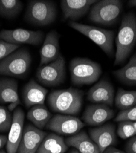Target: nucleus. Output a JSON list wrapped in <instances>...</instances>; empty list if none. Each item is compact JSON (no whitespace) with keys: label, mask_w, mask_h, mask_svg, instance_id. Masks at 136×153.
<instances>
[{"label":"nucleus","mask_w":136,"mask_h":153,"mask_svg":"<svg viewBox=\"0 0 136 153\" xmlns=\"http://www.w3.org/2000/svg\"><path fill=\"white\" fill-rule=\"evenodd\" d=\"M68 147L63 137L51 133L44 138L36 153H65Z\"/></svg>","instance_id":"obj_21"},{"label":"nucleus","mask_w":136,"mask_h":153,"mask_svg":"<svg viewBox=\"0 0 136 153\" xmlns=\"http://www.w3.org/2000/svg\"><path fill=\"white\" fill-rule=\"evenodd\" d=\"M44 33L42 31H31L22 28L15 30H3L0 31V40L20 45L27 44L39 45L43 41Z\"/></svg>","instance_id":"obj_10"},{"label":"nucleus","mask_w":136,"mask_h":153,"mask_svg":"<svg viewBox=\"0 0 136 153\" xmlns=\"http://www.w3.org/2000/svg\"><path fill=\"white\" fill-rule=\"evenodd\" d=\"M113 74L121 83L129 86H136V53L131 57L126 66L114 71Z\"/></svg>","instance_id":"obj_23"},{"label":"nucleus","mask_w":136,"mask_h":153,"mask_svg":"<svg viewBox=\"0 0 136 153\" xmlns=\"http://www.w3.org/2000/svg\"><path fill=\"white\" fill-rule=\"evenodd\" d=\"M48 90L33 79L24 86L22 90L23 103L27 108L36 105L44 104Z\"/></svg>","instance_id":"obj_18"},{"label":"nucleus","mask_w":136,"mask_h":153,"mask_svg":"<svg viewBox=\"0 0 136 153\" xmlns=\"http://www.w3.org/2000/svg\"><path fill=\"white\" fill-rule=\"evenodd\" d=\"M114 114L115 112L109 106L96 104L86 107L82 118L88 126H99L112 119Z\"/></svg>","instance_id":"obj_14"},{"label":"nucleus","mask_w":136,"mask_h":153,"mask_svg":"<svg viewBox=\"0 0 136 153\" xmlns=\"http://www.w3.org/2000/svg\"><path fill=\"white\" fill-rule=\"evenodd\" d=\"M133 126H134V130H135V134H136V121H134L133 123Z\"/></svg>","instance_id":"obj_35"},{"label":"nucleus","mask_w":136,"mask_h":153,"mask_svg":"<svg viewBox=\"0 0 136 153\" xmlns=\"http://www.w3.org/2000/svg\"><path fill=\"white\" fill-rule=\"evenodd\" d=\"M115 42L114 65L117 66L125 61L136 44V16L133 12H129L123 17Z\"/></svg>","instance_id":"obj_2"},{"label":"nucleus","mask_w":136,"mask_h":153,"mask_svg":"<svg viewBox=\"0 0 136 153\" xmlns=\"http://www.w3.org/2000/svg\"><path fill=\"white\" fill-rule=\"evenodd\" d=\"M59 35L56 30H52L47 34L40 51V66L55 61L59 56Z\"/></svg>","instance_id":"obj_17"},{"label":"nucleus","mask_w":136,"mask_h":153,"mask_svg":"<svg viewBox=\"0 0 136 153\" xmlns=\"http://www.w3.org/2000/svg\"><path fill=\"white\" fill-rule=\"evenodd\" d=\"M0 153H6V152L3 150H0Z\"/></svg>","instance_id":"obj_36"},{"label":"nucleus","mask_w":136,"mask_h":153,"mask_svg":"<svg viewBox=\"0 0 136 153\" xmlns=\"http://www.w3.org/2000/svg\"><path fill=\"white\" fill-rule=\"evenodd\" d=\"M125 149L126 153H136V137L131 138L129 140Z\"/></svg>","instance_id":"obj_30"},{"label":"nucleus","mask_w":136,"mask_h":153,"mask_svg":"<svg viewBox=\"0 0 136 153\" xmlns=\"http://www.w3.org/2000/svg\"><path fill=\"white\" fill-rule=\"evenodd\" d=\"M86 98L92 103L112 107L115 100L114 88L109 81L102 79L90 89Z\"/></svg>","instance_id":"obj_13"},{"label":"nucleus","mask_w":136,"mask_h":153,"mask_svg":"<svg viewBox=\"0 0 136 153\" xmlns=\"http://www.w3.org/2000/svg\"><path fill=\"white\" fill-rule=\"evenodd\" d=\"M68 146L73 147L80 153H100L97 145L85 131H81L65 140Z\"/></svg>","instance_id":"obj_20"},{"label":"nucleus","mask_w":136,"mask_h":153,"mask_svg":"<svg viewBox=\"0 0 136 153\" xmlns=\"http://www.w3.org/2000/svg\"><path fill=\"white\" fill-rule=\"evenodd\" d=\"M96 0H62L61 7L63 17L66 20L75 22L84 16Z\"/></svg>","instance_id":"obj_16"},{"label":"nucleus","mask_w":136,"mask_h":153,"mask_svg":"<svg viewBox=\"0 0 136 153\" xmlns=\"http://www.w3.org/2000/svg\"><path fill=\"white\" fill-rule=\"evenodd\" d=\"M89 135L93 141L97 145L100 153L117 142L115 126L112 123L106 124L89 130Z\"/></svg>","instance_id":"obj_15"},{"label":"nucleus","mask_w":136,"mask_h":153,"mask_svg":"<svg viewBox=\"0 0 136 153\" xmlns=\"http://www.w3.org/2000/svg\"><path fill=\"white\" fill-rule=\"evenodd\" d=\"M23 9L19 0H0V16L6 19L16 17Z\"/></svg>","instance_id":"obj_25"},{"label":"nucleus","mask_w":136,"mask_h":153,"mask_svg":"<svg viewBox=\"0 0 136 153\" xmlns=\"http://www.w3.org/2000/svg\"><path fill=\"white\" fill-rule=\"evenodd\" d=\"M69 71L71 82L77 86L93 84L102 74L100 64L86 58L72 59L69 64Z\"/></svg>","instance_id":"obj_3"},{"label":"nucleus","mask_w":136,"mask_h":153,"mask_svg":"<svg viewBox=\"0 0 136 153\" xmlns=\"http://www.w3.org/2000/svg\"><path fill=\"white\" fill-rule=\"evenodd\" d=\"M36 76L42 85L54 87L65 82L66 79V61L60 55L54 61L40 66L36 71Z\"/></svg>","instance_id":"obj_8"},{"label":"nucleus","mask_w":136,"mask_h":153,"mask_svg":"<svg viewBox=\"0 0 136 153\" xmlns=\"http://www.w3.org/2000/svg\"><path fill=\"white\" fill-rule=\"evenodd\" d=\"M20 45L13 44L0 40V61L19 49Z\"/></svg>","instance_id":"obj_29"},{"label":"nucleus","mask_w":136,"mask_h":153,"mask_svg":"<svg viewBox=\"0 0 136 153\" xmlns=\"http://www.w3.org/2000/svg\"><path fill=\"white\" fill-rule=\"evenodd\" d=\"M27 117L33 126L42 130L51 119L52 114L44 104L36 105L30 108Z\"/></svg>","instance_id":"obj_22"},{"label":"nucleus","mask_w":136,"mask_h":153,"mask_svg":"<svg viewBox=\"0 0 136 153\" xmlns=\"http://www.w3.org/2000/svg\"><path fill=\"white\" fill-rule=\"evenodd\" d=\"M83 123L79 118L68 114H56L51 118L45 126L59 135H74L83 128Z\"/></svg>","instance_id":"obj_9"},{"label":"nucleus","mask_w":136,"mask_h":153,"mask_svg":"<svg viewBox=\"0 0 136 153\" xmlns=\"http://www.w3.org/2000/svg\"><path fill=\"white\" fill-rule=\"evenodd\" d=\"M0 103L7 104L10 111L15 110L20 101L18 94V82L9 78H0Z\"/></svg>","instance_id":"obj_19"},{"label":"nucleus","mask_w":136,"mask_h":153,"mask_svg":"<svg viewBox=\"0 0 136 153\" xmlns=\"http://www.w3.org/2000/svg\"><path fill=\"white\" fill-rule=\"evenodd\" d=\"M25 113L22 108L17 107L12 114V122L6 143L7 153H17L24 130Z\"/></svg>","instance_id":"obj_12"},{"label":"nucleus","mask_w":136,"mask_h":153,"mask_svg":"<svg viewBox=\"0 0 136 153\" xmlns=\"http://www.w3.org/2000/svg\"><path fill=\"white\" fill-rule=\"evenodd\" d=\"M69 153H80V152H79L77 150H76V149H71L69 152Z\"/></svg>","instance_id":"obj_34"},{"label":"nucleus","mask_w":136,"mask_h":153,"mask_svg":"<svg viewBox=\"0 0 136 153\" xmlns=\"http://www.w3.org/2000/svg\"><path fill=\"white\" fill-rule=\"evenodd\" d=\"M117 134L122 139H128L135 135L133 122L121 121L119 122L117 128Z\"/></svg>","instance_id":"obj_26"},{"label":"nucleus","mask_w":136,"mask_h":153,"mask_svg":"<svg viewBox=\"0 0 136 153\" xmlns=\"http://www.w3.org/2000/svg\"><path fill=\"white\" fill-rule=\"evenodd\" d=\"M68 25L71 28L88 37L100 47L107 55L113 56L114 54V39L115 36L113 31L72 21H69Z\"/></svg>","instance_id":"obj_6"},{"label":"nucleus","mask_w":136,"mask_h":153,"mask_svg":"<svg viewBox=\"0 0 136 153\" xmlns=\"http://www.w3.org/2000/svg\"><path fill=\"white\" fill-rule=\"evenodd\" d=\"M12 122V114L4 106L0 105V132H5L10 130Z\"/></svg>","instance_id":"obj_27"},{"label":"nucleus","mask_w":136,"mask_h":153,"mask_svg":"<svg viewBox=\"0 0 136 153\" xmlns=\"http://www.w3.org/2000/svg\"><path fill=\"white\" fill-rule=\"evenodd\" d=\"M114 100L116 107L121 111L129 109L136 105V91L119 88Z\"/></svg>","instance_id":"obj_24"},{"label":"nucleus","mask_w":136,"mask_h":153,"mask_svg":"<svg viewBox=\"0 0 136 153\" xmlns=\"http://www.w3.org/2000/svg\"><path fill=\"white\" fill-rule=\"evenodd\" d=\"M83 92L78 89L69 88L54 90L47 97V104L54 112L75 116L82 109Z\"/></svg>","instance_id":"obj_1"},{"label":"nucleus","mask_w":136,"mask_h":153,"mask_svg":"<svg viewBox=\"0 0 136 153\" xmlns=\"http://www.w3.org/2000/svg\"><path fill=\"white\" fill-rule=\"evenodd\" d=\"M115 121H136V105L129 109L120 111L115 119Z\"/></svg>","instance_id":"obj_28"},{"label":"nucleus","mask_w":136,"mask_h":153,"mask_svg":"<svg viewBox=\"0 0 136 153\" xmlns=\"http://www.w3.org/2000/svg\"><path fill=\"white\" fill-rule=\"evenodd\" d=\"M48 134L31 124L24 127L22 138L17 153H36Z\"/></svg>","instance_id":"obj_11"},{"label":"nucleus","mask_w":136,"mask_h":153,"mask_svg":"<svg viewBox=\"0 0 136 153\" xmlns=\"http://www.w3.org/2000/svg\"><path fill=\"white\" fill-rule=\"evenodd\" d=\"M103 153H126V152L125 151H123L118 148H116L114 146H110L107 148L106 150H104Z\"/></svg>","instance_id":"obj_31"},{"label":"nucleus","mask_w":136,"mask_h":153,"mask_svg":"<svg viewBox=\"0 0 136 153\" xmlns=\"http://www.w3.org/2000/svg\"><path fill=\"white\" fill-rule=\"evenodd\" d=\"M31 56L26 48L17 49L0 61V75L23 78L29 72Z\"/></svg>","instance_id":"obj_5"},{"label":"nucleus","mask_w":136,"mask_h":153,"mask_svg":"<svg viewBox=\"0 0 136 153\" xmlns=\"http://www.w3.org/2000/svg\"><path fill=\"white\" fill-rule=\"evenodd\" d=\"M128 5L130 7H136V0H130L128 3Z\"/></svg>","instance_id":"obj_33"},{"label":"nucleus","mask_w":136,"mask_h":153,"mask_svg":"<svg viewBox=\"0 0 136 153\" xmlns=\"http://www.w3.org/2000/svg\"><path fill=\"white\" fill-rule=\"evenodd\" d=\"M123 7L120 0L97 1L91 6L88 17L93 23L110 26L116 23Z\"/></svg>","instance_id":"obj_7"},{"label":"nucleus","mask_w":136,"mask_h":153,"mask_svg":"<svg viewBox=\"0 0 136 153\" xmlns=\"http://www.w3.org/2000/svg\"><path fill=\"white\" fill-rule=\"evenodd\" d=\"M56 16L57 9L54 1L32 0L28 3L24 19L33 25L45 27L53 23Z\"/></svg>","instance_id":"obj_4"},{"label":"nucleus","mask_w":136,"mask_h":153,"mask_svg":"<svg viewBox=\"0 0 136 153\" xmlns=\"http://www.w3.org/2000/svg\"><path fill=\"white\" fill-rule=\"evenodd\" d=\"M7 137L5 135H0V149H2L6 145Z\"/></svg>","instance_id":"obj_32"}]
</instances>
